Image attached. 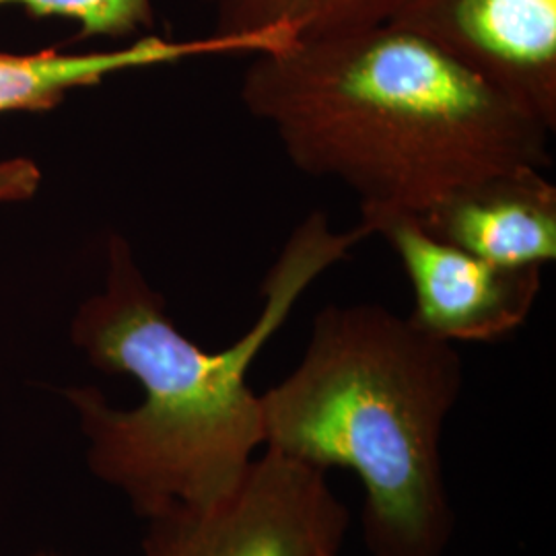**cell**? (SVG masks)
<instances>
[{"label": "cell", "mask_w": 556, "mask_h": 556, "mask_svg": "<svg viewBox=\"0 0 556 556\" xmlns=\"http://www.w3.org/2000/svg\"><path fill=\"white\" fill-rule=\"evenodd\" d=\"M544 172L519 165L464 181L418 220L480 258L544 268L556 260V186Z\"/></svg>", "instance_id": "cell-7"}, {"label": "cell", "mask_w": 556, "mask_h": 556, "mask_svg": "<svg viewBox=\"0 0 556 556\" xmlns=\"http://www.w3.org/2000/svg\"><path fill=\"white\" fill-rule=\"evenodd\" d=\"M40 179V169L34 161H0V202L34 197Z\"/></svg>", "instance_id": "cell-11"}, {"label": "cell", "mask_w": 556, "mask_h": 556, "mask_svg": "<svg viewBox=\"0 0 556 556\" xmlns=\"http://www.w3.org/2000/svg\"><path fill=\"white\" fill-rule=\"evenodd\" d=\"M250 59L243 108L275 130L299 172L351 188L361 213L420 215L464 181L553 163L542 119L392 23Z\"/></svg>", "instance_id": "cell-2"}, {"label": "cell", "mask_w": 556, "mask_h": 556, "mask_svg": "<svg viewBox=\"0 0 556 556\" xmlns=\"http://www.w3.org/2000/svg\"><path fill=\"white\" fill-rule=\"evenodd\" d=\"M215 34H252L291 27L299 38H316L381 25L402 0H213Z\"/></svg>", "instance_id": "cell-9"}, {"label": "cell", "mask_w": 556, "mask_h": 556, "mask_svg": "<svg viewBox=\"0 0 556 556\" xmlns=\"http://www.w3.org/2000/svg\"><path fill=\"white\" fill-rule=\"evenodd\" d=\"M211 2H213V0H211Z\"/></svg>", "instance_id": "cell-13"}, {"label": "cell", "mask_w": 556, "mask_h": 556, "mask_svg": "<svg viewBox=\"0 0 556 556\" xmlns=\"http://www.w3.org/2000/svg\"><path fill=\"white\" fill-rule=\"evenodd\" d=\"M298 41L291 27L252 34H213L202 40H163L149 36L118 50L62 54L56 48L36 54L0 52V114L54 110L68 91L93 87L110 75L130 68L174 64L200 56H254L282 50Z\"/></svg>", "instance_id": "cell-8"}, {"label": "cell", "mask_w": 556, "mask_h": 556, "mask_svg": "<svg viewBox=\"0 0 556 556\" xmlns=\"http://www.w3.org/2000/svg\"><path fill=\"white\" fill-rule=\"evenodd\" d=\"M27 556H68L62 555V553H54V551H38V553H31V555Z\"/></svg>", "instance_id": "cell-12"}, {"label": "cell", "mask_w": 556, "mask_h": 556, "mask_svg": "<svg viewBox=\"0 0 556 556\" xmlns=\"http://www.w3.org/2000/svg\"><path fill=\"white\" fill-rule=\"evenodd\" d=\"M431 41L556 130V0H402L388 21Z\"/></svg>", "instance_id": "cell-6"}, {"label": "cell", "mask_w": 556, "mask_h": 556, "mask_svg": "<svg viewBox=\"0 0 556 556\" xmlns=\"http://www.w3.org/2000/svg\"><path fill=\"white\" fill-rule=\"evenodd\" d=\"M4 4H20L34 17L77 21V40L128 38L155 25L151 0H0V7Z\"/></svg>", "instance_id": "cell-10"}, {"label": "cell", "mask_w": 556, "mask_h": 556, "mask_svg": "<svg viewBox=\"0 0 556 556\" xmlns=\"http://www.w3.org/2000/svg\"><path fill=\"white\" fill-rule=\"evenodd\" d=\"M361 223L394 250L413 287L408 318L445 342H495L521 328L542 289L544 268H511L433 236L417 215L361 213Z\"/></svg>", "instance_id": "cell-5"}, {"label": "cell", "mask_w": 556, "mask_h": 556, "mask_svg": "<svg viewBox=\"0 0 556 556\" xmlns=\"http://www.w3.org/2000/svg\"><path fill=\"white\" fill-rule=\"evenodd\" d=\"M144 521L142 556H338L349 509L326 472L264 452L225 497Z\"/></svg>", "instance_id": "cell-4"}, {"label": "cell", "mask_w": 556, "mask_h": 556, "mask_svg": "<svg viewBox=\"0 0 556 556\" xmlns=\"http://www.w3.org/2000/svg\"><path fill=\"white\" fill-rule=\"evenodd\" d=\"M367 238L361 220L337 231L321 211L307 215L262 280L258 318L217 353L179 332L126 239H110L105 287L80 305L71 337L101 371L137 379L142 400L118 408L96 388L66 390L93 477L142 519L231 493L262 445L254 361L305 291Z\"/></svg>", "instance_id": "cell-1"}, {"label": "cell", "mask_w": 556, "mask_h": 556, "mask_svg": "<svg viewBox=\"0 0 556 556\" xmlns=\"http://www.w3.org/2000/svg\"><path fill=\"white\" fill-rule=\"evenodd\" d=\"M464 386L452 342L378 303L326 305L298 367L260 394L266 452L363 486L371 556H443L454 509L441 435Z\"/></svg>", "instance_id": "cell-3"}]
</instances>
